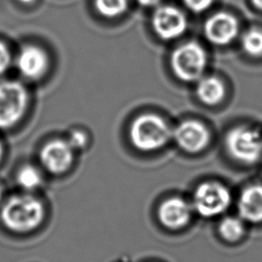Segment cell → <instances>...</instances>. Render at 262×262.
Instances as JSON below:
<instances>
[{
    "mask_svg": "<svg viewBox=\"0 0 262 262\" xmlns=\"http://www.w3.org/2000/svg\"><path fill=\"white\" fill-rule=\"evenodd\" d=\"M42 201L30 192L9 196L0 208V222L9 231L28 233L37 229L45 219Z\"/></svg>",
    "mask_w": 262,
    "mask_h": 262,
    "instance_id": "6da1fadb",
    "label": "cell"
},
{
    "mask_svg": "<svg viewBox=\"0 0 262 262\" xmlns=\"http://www.w3.org/2000/svg\"><path fill=\"white\" fill-rule=\"evenodd\" d=\"M129 136L135 148L149 152L164 147L172 138V130L161 117L144 114L132 122Z\"/></svg>",
    "mask_w": 262,
    "mask_h": 262,
    "instance_id": "7a4b0ae2",
    "label": "cell"
},
{
    "mask_svg": "<svg viewBox=\"0 0 262 262\" xmlns=\"http://www.w3.org/2000/svg\"><path fill=\"white\" fill-rule=\"evenodd\" d=\"M191 206L193 212L203 218H215L223 214L231 204L229 189L215 181L199 184L192 194Z\"/></svg>",
    "mask_w": 262,
    "mask_h": 262,
    "instance_id": "3957f363",
    "label": "cell"
},
{
    "mask_svg": "<svg viewBox=\"0 0 262 262\" xmlns=\"http://www.w3.org/2000/svg\"><path fill=\"white\" fill-rule=\"evenodd\" d=\"M207 60V53L199 43L186 42L172 52L170 63L178 79L193 82L203 77Z\"/></svg>",
    "mask_w": 262,
    "mask_h": 262,
    "instance_id": "277c9868",
    "label": "cell"
},
{
    "mask_svg": "<svg viewBox=\"0 0 262 262\" xmlns=\"http://www.w3.org/2000/svg\"><path fill=\"white\" fill-rule=\"evenodd\" d=\"M225 147L230 157L244 164H254L262 156L261 133L251 127L238 126L229 130Z\"/></svg>",
    "mask_w": 262,
    "mask_h": 262,
    "instance_id": "5b68a950",
    "label": "cell"
},
{
    "mask_svg": "<svg viewBox=\"0 0 262 262\" xmlns=\"http://www.w3.org/2000/svg\"><path fill=\"white\" fill-rule=\"evenodd\" d=\"M28 106V92L16 81L0 82V129H9L24 116Z\"/></svg>",
    "mask_w": 262,
    "mask_h": 262,
    "instance_id": "8992f818",
    "label": "cell"
},
{
    "mask_svg": "<svg viewBox=\"0 0 262 262\" xmlns=\"http://www.w3.org/2000/svg\"><path fill=\"white\" fill-rule=\"evenodd\" d=\"M172 138L183 151L196 154L208 146L211 136L203 123L196 120H186L172 130Z\"/></svg>",
    "mask_w": 262,
    "mask_h": 262,
    "instance_id": "52a82bcc",
    "label": "cell"
},
{
    "mask_svg": "<svg viewBox=\"0 0 262 262\" xmlns=\"http://www.w3.org/2000/svg\"><path fill=\"white\" fill-rule=\"evenodd\" d=\"M74 148L67 139H53L40 150L42 167L50 174L60 175L67 172L74 160Z\"/></svg>",
    "mask_w": 262,
    "mask_h": 262,
    "instance_id": "ba28073f",
    "label": "cell"
},
{
    "mask_svg": "<svg viewBox=\"0 0 262 262\" xmlns=\"http://www.w3.org/2000/svg\"><path fill=\"white\" fill-rule=\"evenodd\" d=\"M239 25L234 15L228 12H217L207 18L204 24L206 39L218 46L230 44L238 35Z\"/></svg>",
    "mask_w": 262,
    "mask_h": 262,
    "instance_id": "9c48e42d",
    "label": "cell"
},
{
    "mask_svg": "<svg viewBox=\"0 0 262 262\" xmlns=\"http://www.w3.org/2000/svg\"><path fill=\"white\" fill-rule=\"evenodd\" d=\"M151 25L156 34L164 40H173L181 36L187 26L185 15L176 7L170 5L159 6L151 17Z\"/></svg>",
    "mask_w": 262,
    "mask_h": 262,
    "instance_id": "30bf717a",
    "label": "cell"
},
{
    "mask_svg": "<svg viewBox=\"0 0 262 262\" xmlns=\"http://www.w3.org/2000/svg\"><path fill=\"white\" fill-rule=\"evenodd\" d=\"M192 213V206L188 201L179 196H171L159 206L158 219L164 227L177 230L190 222Z\"/></svg>",
    "mask_w": 262,
    "mask_h": 262,
    "instance_id": "8fae6325",
    "label": "cell"
},
{
    "mask_svg": "<svg viewBox=\"0 0 262 262\" xmlns=\"http://www.w3.org/2000/svg\"><path fill=\"white\" fill-rule=\"evenodd\" d=\"M47 64L46 53L34 45L23 47L16 57V67L19 73L29 79L40 78L45 73Z\"/></svg>",
    "mask_w": 262,
    "mask_h": 262,
    "instance_id": "7c38bea8",
    "label": "cell"
},
{
    "mask_svg": "<svg viewBox=\"0 0 262 262\" xmlns=\"http://www.w3.org/2000/svg\"><path fill=\"white\" fill-rule=\"evenodd\" d=\"M238 216L250 223L262 222V184H252L244 188L236 203Z\"/></svg>",
    "mask_w": 262,
    "mask_h": 262,
    "instance_id": "4fadbf2b",
    "label": "cell"
},
{
    "mask_svg": "<svg viewBox=\"0 0 262 262\" xmlns=\"http://www.w3.org/2000/svg\"><path fill=\"white\" fill-rule=\"evenodd\" d=\"M195 93L203 103L216 105L225 97V86L217 77H202L198 80Z\"/></svg>",
    "mask_w": 262,
    "mask_h": 262,
    "instance_id": "5bb4252c",
    "label": "cell"
},
{
    "mask_svg": "<svg viewBox=\"0 0 262 262\" xmlns=\"http://www.w3.org/2000/svg\"><path fill=\"white\" fill-rule=\"evenodd\" d=\"M43 180L41 171L33 165L21 166L15 175V181L24 192L32 193L37 190L42 186Z\"/></svg>",
    "mask_w": 262,
    "mask_h": 262,
    "instance_id": "9a60e30c",
    "label": "cell"
},
{
    "mask_svg": "<svg viewBox=\"0 0 262 262\" xmlns=\"http://www.w3.org/2000/svg\"><path fill=\"white\" fill-rule=\"evenodd\" d=\"M245 231V221L239 216L224 217L218 225L220 237L228 243H235L239 241L244 236Z\"/></svg>",
    "mask_w": 262,
    "mask_h": 262,
    "instance_id": "2e32d148",
    "label": "cell"
},
{
    "mask_svg": "<svg viewBox=\"0 0 262 262\" xmlns=\"http://www.w3.org/2000/svg\"><path fill=\"white\" fill-rule=\"evenodd\" d=\"M243 50L251 56L262 55V31L259 29L247 30L241 39Z\"/></svg>",
    "mask_w": 262,
    "mask_h": 262,
    "instance_id": "e0dca14e",
    "label": "cell"
},
{
    "mask_svg": "<svg viewBox=\"0 0 262 262\" xmlns=\"http://www.w3.org/2000/svg\"><path fill=\"white\" fill-rule=\"evenodd\" d=\"M94 4L101 15L116 17L127 9L128 0H94Z\"/></svg>",
    "mask_w": 262,
    "mask_h": 262,
    "instance_id": "ac0fdd59",
    "label": "cell"
},
{
    "mask_svg": "<svg viewBox=\"0 0 262 262\" xmlns=\"http://www.w3.org/2000/svg\"><path fill=\"white\" fill-rule=\"evenodd\" d=\"M67 140L69 141L71 146L74 148V150L82 149L87 144V135L80 130H74L71 132Z\"/></svg>",
    "mask_w": 262,
    "mask_h": 262,
    "instance_id": "d6986e66",
    "label": "cell"
},
{
    "mask_svg": "<svg viewBox=\"0 0 262 262\" xmlns=\"http://www.w3.org/2000/svg\"><path fill=\"white\" fill-rule=\"evenodd\" d=\"M214 0H183L185 6L192 12L200 13L207 10L213 4Z\"/></svg>",
    "mask_w": 262,
    "mask_h": 262,
    "instance_id": "ffe728a7",
    "label": "cell"
},
{
    "mask_svg": "<svg viewBox=\"0 0 262 262\" xmlns=\"http://www.w3.org/2000/svg\"><path fill=\"white\" fill-rule=\"evenodd\" d=\"M11 55L5 44L0 42V76L3 75L9 68Z\"/></svg>",
    "mask_w": 262,
    "mask_h": 262,
    "instance_id": "44dd1931",
    "label": "cell"
},
{
    "mask_svg": "<svg viewBox=\"0 0 262 262\" xmlns=\"http://www.w3.org/2000/svg\"><path fill=\"white\" fill-rule=\"evenodd\" d=\"M142 6H154L157 5L161 0H137Z\"/></svg>",
    "mask_w": 262,
    "mask_h": 262,
    "instance_id": "7402d4cb",
    "label": "cell"
},
{
    "mask_svg": "<svg viewBox=\"0 0 262 262\" xmlns=\"http://www.w3.org/2000/svg\"><path fill=\"white\" fill-rule=\"evenodd\" d=\"M254 7L262 11V0H251Z\"/></svg>",
    "mask_w": 262,
    "mask_h": 262,
    "instance_id": "603a6c76",
    "label": "cell"
},
{
    "mask_svg": "<svg viewBox=\"0 0 262 262\" xmlns=\"http://www.w3.org/2000/svg\"><path fill=\"white\" fill-rule=\"evenodd\" d=\"M3 154H4V149H3V145H2V143L0 141V162H1L2 158H3Z\"/></svg>",
    "mask_w": 262,
    "mask_h": 262,
    "instance_id": "cb8c5ba5",
    "label": "cell"
},
{
    "mask_svg": "<svg viewBox=\"0 0 262 262\" xmlns=\"http://www.w3.org/2000/svg\"><path fill=\"white\" fill-rule=\"evenodd\" d=\"M2 199H3V187H2V185L0 183V204L2 202Z\"/></svg>",
    "mask_w": 262,
    "mask_h": 262,
    "instance_id": "d4e9b609",
    "label": "cell"
},
{
    "mask_svg": "<svg viewBox=\"0 0 262 262\" xmlns=\"http://www.w3.org/2000/svg\"><path fill=\"white\" fill-rule=\"evenodd\" d=\"M20 2L25 3V4H29V3H32L34 0H19Z\"/></svg>",
    "mask_w": 262,
    "mask_h": 262,
    "instance_id": "484cf974",
    "label": "cell"
}]
</instances>
